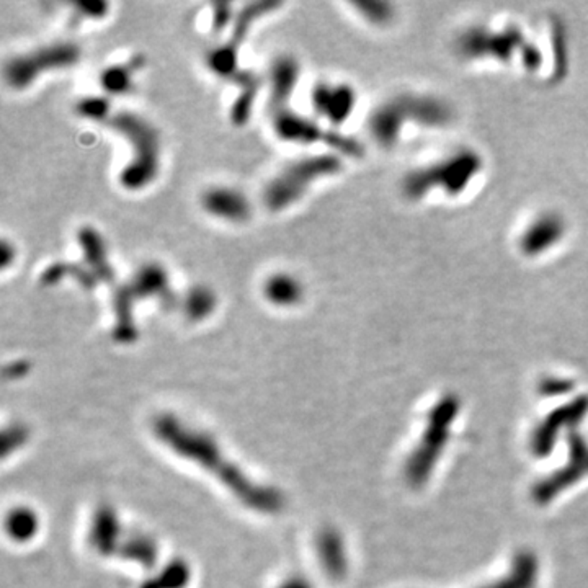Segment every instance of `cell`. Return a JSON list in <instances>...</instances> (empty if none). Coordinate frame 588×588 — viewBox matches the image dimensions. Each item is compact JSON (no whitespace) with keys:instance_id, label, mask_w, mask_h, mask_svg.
Listing matches in <instances>:
<instances>
[{"instance_id":"obj_4","label":"cell","mask_w":588,"mask_h":588,"mask_svg":"<svg viewBox=\"0 0 588 588\" xmlns=\"http://www.w3.org/2000/svg\"><path fill=\"white\" fill-rule=\"evenodd\" d=\"M103 123L113 130L120 131L133 149V159L121 170V185L128 189L148 187L159 173V133L154 130L150 123L130 111L110 113Z\"/></svg>"},{"instance_id":"obj_8","label":"cell","mask_w":588,"mask_h":588,"mask_svg":"<svg viewBox=\"0 0 588 588\" xmlns=\"http://www.w3.org/2000/svg\"><path fill=\"white\" fill-rule=\"evenodd\" d=\"M270 118L277 136L289 142H318L322 141L329 148L345 156H359V144L335 131H326L318 123L304 118L300 113L291 110L289 103L270 109Z\"/></svg>"},{"instance_id":"obj_5","label":"cell","mask_w":588,"mask_h":588,"mask_svg":"<svg viewBox=\"0 0 588 588\" xmlns=\"http://www.w3.org/2000/svg\"><path fill=\"white\" fill-rule=\"evenodd\" d=\"M159 298L164 306L175 304V293L170 286L169 275L159 263L142 265L126 285H120L113 293V314L115 327L113 335L117 342L130 343L136 339V326L133 320V306L140 300Z\"/></svg>"},{"instance_id":"obj_10","label":"cell","mask_w":588,"mask_h":588,"mask_svg":"<svg viewBox=\"0 0 588 588\" xmlns=\"http://www.w3.org/2000/svg\"><path fill=\"white\" fill-rule=\"evenodd\" d=\"M568 236V221L558 211H541L520 230L517 246L527 259H536L556 249Z\"/></svg>"},{"instance_id":"obj_3","label":"cell","mask_w":588,"mask_h":588,"mask_svg":"<svg viewBox=\"0 0 588 588\" xmlns=\"http://www.w3.org/2000/svg\"><path fill=\"white\" fill-rule=\"evenodd\" d=\"M453 120V110L447 101L433 95L402 93L383 101L369 118V133L378 144L394 148L404 126L422 130L445 128Z\"/></svg>"},{"instance_id":"obj_19","label":"cell","mask_w":588,"mask_h":588,"mask_svg":"<svg viewBox=\"0 0 588 588\" xmlns=\"http://www.w3.org/2000/svg\"><path fill=\"white\" fill-rule=\"evenodd\" d=\"M216 308V294L213 289L203 285H197L189 289L183 300V310L191 320L208 318Z\"/></svg>"},{"instance_id":"obj_1","label":"cell","mask_w":588,"mask_h":588,"mask_svg":"<svg viewBox=\"0 0 588 588\" xmlns=\"http://www.w3.org/2000/svg\"><path fill=\"white\" fill-rule=\"evenodd\" d=\"M154 431L177 455L208 469L246 507L260 513H277L283 509L285 499L277 488L257 486L221 453L220 447L208 435L189 429L173 415H162L156 420Z\"/></svg>"},{"instance_id":"obj_24","label":"cell","mask_w":588,"mask_h":588,"mask_svg":"<svg viewBox=\"0 0 588 588\" xmlns=\"http://www.w3.org/2000/svg\"><path fill=\"white\" fill-rule=\"evenodd\" d=\"M74 7H76V13L80 17L99 19V17L107 15L109 4H105V2H77V4H74Z\"/></svg>"},{"instance_id":"obj_23","label":"cell","mask_w":588,"mask_h":588,"mask_svg":"<svg viewBox=\"0 0 588 588\" xmlns=\"http://www.w3.org/2000/svg\"><path fill=\"white\" fill-rule=\"evenodd\" d=\"M355 7L358 9L369 21L375 23H384L391 19V12L384 11L389 9L388 4H376V2H357Z\"/></svg>"},{"instance_id":"obj_15","label":"cell","mask_w":588,"mask_h":588,"mask_svg":"<svg viewBox=\"0 0 588 588\" xmlns=\"http://www.w3.org/2000/svg\"><path fill=\"white\" fill-rule=\"evenodd\" d=\"M146 58L142 54H136L125 62L113 64L110 68L101 70V89L111 95H125L133 89V77L138 70L144 66Z\"/></svg>"},{"instance_id":"obj_6","label":"cell","mask_w":588,"mask_h":588,"mask_svg":"<svg viewBox=\"0 0 588 588\" xmlns=\"http://www.w3.org/2000/svg\"><path fill=\"white\" fill-rule=\"evenodd\" d=\"M339 154L308 156L286 165L263 189V201L270 211H283L300 201L316 180L342 172Z\"/></svg>"},{"instance_id":"obj_22","label":"cell","mask_w":588,"mask_h":588,"mask_svg":"<svg viewBox=\"0 0 588 588\" xmlns=\"http://www.w3.org/2000/svg\"><path fill=\"white\" fill-rule=\"evenodd\" d=\"M189 578V570L185 564H173L162 572L157 580H152L142 588H181Z\"/></svg>"},{"instance_id":"obj_14","label":"cell","mask_w":588,"mask_h":588,"mask_svg":"<svg viewBox=\"0 0 588 588\" xmlns=\"http://www.w3.org/2000/svg\"><path fill=\"white\" fill-rule=\"evenodd\" d=\"M77 242L84 252V260L87 263V269L93 273V277L99 281H105L111 285L115 279V273L111 269L110 262L107 259L105 244L101 240V234L93 228L84 226L77 232Z\"/></svg>"},{"instance_id":"obj_12","label":"cell","mask_w":588,"mask_h":588,"mask_svg":"<svg viewBox=\"0 0 588 588\" xmlns=\"http://www.w3.org/2000/svg\"><path fill=\"white\" fill-rule=\"evenodd\" d=\"M201 206L211 216L230 222H246L252 214L247 197L239 189L230 187L206 189L201 197Z\"/></svg>"},{"instance_id":"obj_18","label":"cell","mask_w":588,"mask_h":588,"mask_svg":"<svg viewBox=\"0 0 588 588\" xmlns=\"http://www.w3.org/2000/svg\"><path fill=\"white\" fill-rule=\"evenodd\" d=\"M120 538V525L117 521L115 513L110 509H101L95 519L93 527L90 529V541L97 548V551L110 554L113 549H117V541Z\"/></svg>"},{"instance_id":"obj_21","label":"cell","mask_w":588,"mask_h":588,"mask_svg":"<svg viewBox=\"0 0 588 588\" xmlns=\"http://www.w3.org/2000/svg\"><path fill=\"white\" fill-rule=\"evenodd\" d=\"M77 113L87 120L101 121L110 115V101L101 97H87L77 103Z\"/></svg>"},{"instance_id":"obj_11","label":"cell","mask_w":588,"mask_h":588,"mask_svg":"<svg viewBox=\"0 0 588 588\" xmlns=\"http://www.w3.org/2000/svg\"><path fill=\"white\" fill-rule=\"evenodd\" d=\"M310 101L320 117L340 126L349 120L357 105V92L349 84L320 82L310 92Z\"/></svg>"},{"instance_id":"obj_26","label":"cell","mask_w":588,"mask_h":588,"mask_svg":"<svg viewBox=\"0 0 588 588\" xmlns=\"http://www.w3.org/2000/svg\"><path fill=\"white\" fill-rule=\"evenodd\" d=\"M15 255V252L9 246L7 240H2V250H0V262H2V267L5 269L9 263L12 262V257Z\"/></svg>"},{"instance_id":"obj_17","label":"cell","mask_w":588,"mask_h":588,"mask_svg":"<svg viewBox=\"0 0 588 588\" xmlns=\"http://www.w3.org/2000/svg\"><path fill=\"white\" fill-rule=\"evenodd\" d=\"M234 85H238L239 95L234 101L232 110H230V120L234 125L242 126L250 118V113L254 109V101L260 89V79L250 70H240L239 74L230 80Z\"/></svg>"},{"instance_id":"obj_16","label":"cell","mask_w":588,"mask_h":588,"mask_svg":"<svg viewBox=\"0 0 588 588\" xmlns=\"http://www.w3.org/2000/svg\"><path fill=\"white\" fill-rule=\"evenodd\" d=\"M302 293L304 289L300 279L289 273H273L263 286L265 298L278 308H291L300 304Z\"/></svg>"},{"instance_id":"obj_27","label":"cell","mask_w":588,"mask_h":588,"mask_svg":"<svg viewBox=\"0 0 588 588\" xmlns=\"http://www.w3.org/2000/svg\"><path fill=\"white\" fill-rule=\"evenodd\" d=\"M281 588H310L302 580H294V582H288L286 585H283Z\"/></svg>"},{"instance_id":"obj_7","label":"cell","mask_w":588,"mask_h":588,"mask_svg":"<svg viewBox=\"0 0 588 588\" xmlns=\"http://www.w3.org/2000/svg\"><path fill=\"white\" fill-rule=\"evenodd\" d=\"M80 60L79 46L69 41H56L12 58L5 66V80L13 89L30 87L48 70L66 69Z\"/></svg>"},{"instance_id":"obj_9","label":"cell","mask_w":588,"mask_h":588,"mask_svg":"<svg viewBox=\"0 0 588 588\" xmlns=\"http://www.w3.org/2000/svg\"><path fill=\"white\" fill-rule=\"evenodd\" d=\"M281 4L278 2H252L246 5L242 11L238 13L234 27L230 31V38L226 43L220 46L213 48L206 54V66L208 69L218 76L220 79L232 80L239 74V50L242 43L246 40L252 25L263 17L265 13L271 11H277Z\"/></svg>"},{"instance_id":"obj_13","label":"cell","mask_w":588,"mask_h":588,"mask_svg":"<svg viewBox=\"0 0 588 588\" xmlns=\"http://www.w3.org/2000/svg\"><path fill=\"white\" fill-rule=\"evenodd\" d=\"M300 77V64L293 56H279L270 70L269 107L286 105Z\"/></svg>"},{"instance_id":"obj_20","label":"cell","mask_w":588,"mask_h":588,"mask_svg":"<svg viewBox=\"0 0 588 588\" xmlns=\"http://www.w3.org/2000/svg\"><path fill=\"white\" fill-rule=\"evenodd\" d=\"M36 528H38L36 519L28 510L15 511V513H12V517L9 519V529H11L12 538H31Z\"/></svg>"},{"instance_id":"obj_2","label":"cell","mask_w":588,"mask_h":588,"mask_svg":"<svg viewBox=\"0 0 588 588\" xmlns=\"http://www.w3.org/2000/svg\"><path fill=\"white\" fill-rule=\"evenodd\" d=\"M484 169L482 156L474 149L459 148L410 170L402 179V193L410 201L429 200L430 193L443 198H459L476 181Z\"/></svg>"},{"instance_id":"obj_25","label":"cell","mask_w":588,"mask_h":588,"mask_svg":"<svg viewBox=\"0 0 588 588\" xmlns=\"http://www.w3.org/2000/svg\"><path fill=\"white\" fill-rule=\"evenodd\" d=\"M214 19H213V31H222L226 28L228 21L230 19V4H214Z\"/></svg>"}]
</instances>
